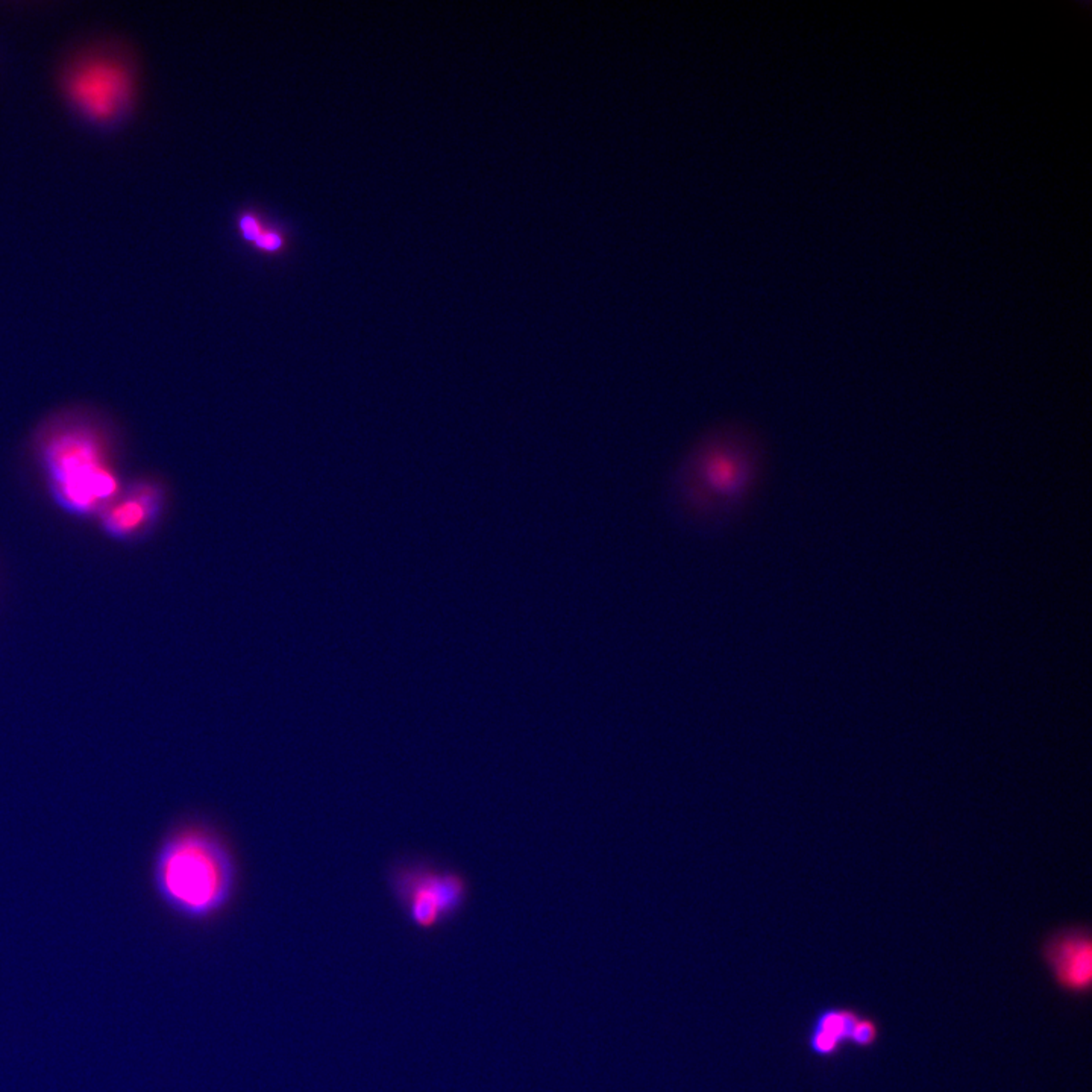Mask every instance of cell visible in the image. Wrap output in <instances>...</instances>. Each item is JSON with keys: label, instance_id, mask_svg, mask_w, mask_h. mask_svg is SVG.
Instances as JSON below:
<instances>
[{"label": "cell", "instance_id": "obj_5", "mask_svg": "<svg viewBox=\"0 0 1092 1092\" xmlns=\"http://www.w3.org/2000/svg\"><path fill=\"white\" fill-rule=\"evenodd\" d=\"M389 883L399 909L420 930H433L450 922L467 899V883L462 874L425 862L394 865Z\"/></svg>", "mask_w": 1092, "mask_h": 1092}, {"label": "cell", "instance_id": "obj_6", "mask_svg": "<svg viewBox=\"0 0 1092 1092\" xmlns=\"http://www.w3.org/2000/svg\"><path fill=\"white\" fill-rule=\"evenodd\" d=\"M1054 983L1070 995H1088L1092 985V943L1088 930L1065 929L1042 946Z\"/></svg>", "mask_w": 1092, "mask_h": 1092}, {"label": "cell", "instance_id": "obj_3", "mask_svg": "<svg viewBox=\"0 0 1092 1092\" xmlns=\"http://www.w3.org/2000/svg\"><path fill=\"white\" fill-rule=\"evenodd\" d=\"M43 451L52 486L65 509L93 513L121 495L107 445L95 429L63 425L49 434Z\"/></svg>", "mask_w": 1092, "mask_h": 1092}, {"label": "cell", "instance_id": "obj_8", "mask_svg": "<svg viewBox=\"0 0 1092 1092\" xmlns=\"http://www.w3.org/2000/svg\"><path fill=\"white\" fill-rule=\"evenodd\" d=\"M859 1012L850 1007H826L819 1012L810 1028V1053L818 1058H835L845 1044H849L852 1027L859 1019Z\"/></svg>", "mask_w": 1092, "mask_h": 1092}, {"label": "cell", "instance_id": "obj_1", "mask_svg": "<svg viewBox=\"0 0 1092 1092\" xmlns=\"http://www.w3.org/2000/svg\"><path fill=\"white\" fill-rule=\"evenodd\" d=\"M765 466L762 439L739 420L699 434L671 469L664 506L681 532L716 539L730 532L757 492Z\"/></svg>", "mask_w": 1092, "mask_h": 1092}, {"label": "cell", "instance_id": "obj_7", "mask_svg": "<svg viewBox=\"0 0 1092 1092\" xmlns=\"http://www.w3.org/2000/svg\"><path fill=\"white\" fill-rule=\"evenodd\" d=\"M166 504V493L157 483L143 481L128 493L119 495L105 509L103 523L107 532L119 537L138 535L159 523Z\"/></svg>", "mask_w": 1092, "mask_h": 1092}, {"label": "cell", "instance_id": "obj_4", "mask_svg": "<svg viewBox=\"0 0 1092 1092\" xmlns=\"http://www.w3.org/2000/svg\"><path fill=\"white\" fill-rule=\"evenodd\" d=\"M61 88L73 112L87 123H121L134 107L135 72L119 49H86L67 63Z\"/></svg>", "mask_w": 1092, "mask_h": 1092}, {"label": "cell", "instance_id": "obj_10", "mask_svg": "<svg viewBox=\"0 0 1092 1092\" xmlns=\"http://www.w3.org/2000/svg\"><path fill=\"white\" fill-rule=\"evenodd\" d=\"M878 1037H880V1030H878L877 1021L861 1016L852 1027L849 1044L856 1049H871L877 1044Z\"/></svg>", "mask_w": 1092, "mask_h": 1092}, {"label": "cell", "instance_id": "obj_9", "mask_svg": "<svg viewBox=\"0 0 1092 1092\" xmlns=\"http://www.w3.org/2000/svg\"><path fill=\"white\" fill-rule=\"evenodd\" d=\"M241 231L246 241H252L258 248L269 252L278 251L283 246V237L263 227L255 216H243L241 218Z\"/></svg>", "mask_w": 1092, "mask_h": 1092}, {"label": "cell", "instance_id": "obj_2", "mask_svg": "<svg viewBox=\"0 0 1092 1092\" xmlns=\"http://www.w3.org/2000/svg\"><path fill=\"white\" fill-rule=\"evenodd\" d=\"M152 882L171 912L190 922H205L231 903L237 885L236 861L215 833L187 828L159 845Z\"/></svg>", "mask_w": 1092, "mask_h": 1092}]
</instances>
